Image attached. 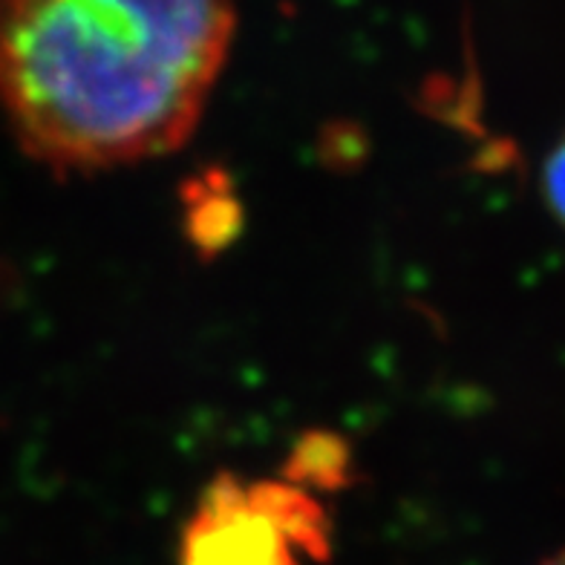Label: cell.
Returning <instances> with one entry per match:
<instances>
[{
    "label": "cell",
    "mask_w": 565,
    "mask_h": 565,
    "mask_svg": "<svg viewBox=\"0 0 565 565\" xmlns=\"http://www.w3.org/2000/svg\"><path fill=\"white\" fill-rule=\"evenodd\" d=\"M237 26L234 0H0V110L55 173L182 148Z\"/></svg>",
    "instance_id": "cell-1"
},
{
    "label": "cell",
    "mask_w": 565,
    "mask_h": 565,
    "mask_svg": "<svg viewBox=\"0 0 565 565\" xmlns=\"http://www.w3.org/2000/svg\"><path fill=\"white\" fill-rule=\"evenodd\" d=\"M329 516L289 479L223 470L202 488L182 529L179 565H312L332 554Z\"/></svg>",
    "instance_id": "cell-2"
},
{
    "label": "cell",
    "mask_w": 565,
    "mask_h": 565,
    "mask_svg": "<svg viewBox=\"0 0 565 565\" xmlns=\"http://www.w3.org/2000/svg\"><path fill=\"white\" fill-rule=\"evenodd\" d=\"M188 234L200 252H220L237 234L239 216L237 196L223 185L220 173H209L188 188Z\"/></svg>",
    "instance_id": "cell-3"
},
{
    "label": "cell",
    "mask_w": 565,
    "mask_h": 565,
    "mask_svg": "<svg viewBox=\"0 0 565 565\" xmlns=\"http://www.w3.org/2000/svg\"><path fill=\"white\" fill-rule=\"evenodd\" d=\"M350 473V450L329 433H309L291 450L286 479L306 491H335Z\"/></svg>",
    "instance_id": "cell-4"
},
{
    "label": "cell",
    "mask_w": 565,
    "mask_h": 565,
    "mask_svg": "<svg viewBox=\"0 0 565 565\" xmlns=\"http://www.w3.org/2000/svg\"><path fill=\"white\" fill-rule=\"evenodd\" d=\"M543 185L548 209L554 211V216L565 225V139L559 141L557 148L551 150L548 162H545Z\"/></svg>",
    "instance_id": "cell-5"
},
{
    "label": "cell",
    "mask_w": 565,
    "mask_h": 565,
    "mask_svg": "<svg viewBox=\"0 0 565 565\" xmlns=\"http://www.w3.org/2000/svg\"><path fill=\"white\" fill-rule=\"evenodd\" d=\"M543 565H565V548L557 551V554H551Z\"/></svg>",
    "instance_id": "cell-6"
}]
</instances>
